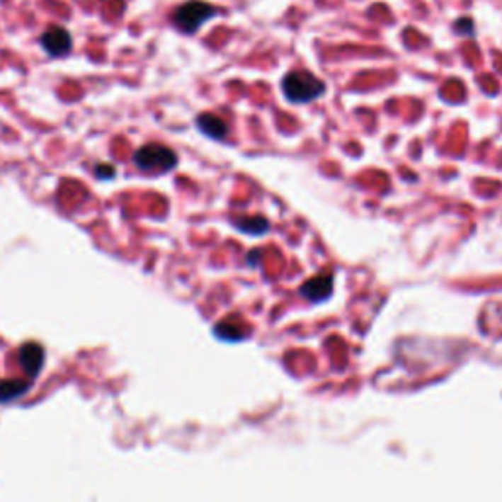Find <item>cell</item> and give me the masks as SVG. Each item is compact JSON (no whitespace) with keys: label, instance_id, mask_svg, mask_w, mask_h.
<instances>
[{"label":"cell","instance_id":"cell-12","mask_svg":"<svg viewBox=\"0 0 502 502\" xmlns=\"http://www.w3.org/2000/svg\"><path fill=\"white\" fill-rule=\"evenodd\" d=\"M94 175L98 177V179H114L116 177V169L112 167V165H96V169H94Z\"/></svg>","mask_w":502,"mask_h":502},{"label":"cell","instance_id":"cell-10","mask_svg":"<svg viewBox=\"0 0 502 502\" xmlns=\"http://www.w3.org/2000/svg\"><path fill=\"white\" fill-rule=\"evenodd\" d=\"M214 333H216L220 340H226V341H239L246 338L244 324L234 322V320H226V322L218 324V326L214 328Z\"/></svg>","mask_w":502,"mask_h":502},{"label":"cell","instance_id":"cell-9","mask_svg":"<svg viewBox=\"0 0 502 502\" xmlns=\"http://www.w3.org/2000/svg\"><path fill=\"white\" fill-rule=\"evenodd\" d=\"M234 228L244 234H249V236H263L267 232L271 230V224L261 218V216H256V218H239V220H234Z\"/></svg>","mask_w":502,"mask_h":502},{"label":"cell","instance_id":"cell-6","mask_svg":"<svg viewBox=\"0 0 502 502\" xmlns=\"http://www.w3.org/2000/svg\"><path fill=\"white\" fill-rule=\"evenodd\" d=\"M18 361H20V367L26 371L28 377L34 379L43 369L45 349H43L40 343H35V341H28V343H24V346L20 348V351H18Z\"/></svg>","mask_w":502,"mask_h":502},{"label":"cell","instance_id":"cell-5","mask_svg":"<svg viewBox=\"0 0 502 502\" xmlns=\"http://www.w3.org/2000/svg\"><path fill=\"white\" fill-rule=\"evenodd\" d=\"M333 292V275L332 273H324L316 275L312 279H308L300 287V295L307 298L308 302H322L332 297Z\"/></svg>","mask_w":502,"mask_h":502},{"label":"cell","instance_id":"cell-2","mask_svg":"<svg viewBox=\"0 0 502 502\" xmlns=\"http://www.w3.org/2000/svg\"><path fill=\"white\" fill-rule=\"evenodd\" d=\"M285 98L292 104H307L320 98L326 93L324 81L312 75L310 71H290L281 83Z\"/></svg>","mask_w":502,"mask_h":502},{"label":"cell","instance_id":"cell-11","mask_svg":"<svg viewBox=\"0 0 502 502\" xmlns=\"http://www.w3.org/2000/svg\"><path fill=\"white\" fill-rule=\"evenodd\" d=\"M453 30L460 35H467V38H473V35H475V24H473L471 18H460V20L453 24Z\"/></svg>","mask_w":502,"mask_h":502},{"label":"cell","instance_id":"cell-1","mask_svg":"<svg viewBox=\"0 0 502 502\" xmlns=\"http://www.w3.org/2000/svg\"><path fill=\"white\" fill-rule=\"evenodd\" d=\"M220 14V8L205 0H187L179 4L171 14V22L183 34H196L208 20Z\"/></svg>","mask_w":502,"mask_h":502},{"label":"cell","instance_id":"cell-7","mask_svg":"<svg viewBox=\"0 0 502 502\" xmlns=\"http://www.w3.org/2000/svg\"><path fill=\"white\" fill-rule=\"evenodd\" d=\"M196 128L212 139H224L228 136V124L220 116L210 114V112H205L196 118Z\"/></svg>","mask_w":502,"mask_h":502},{"label":"cell","instance_id":"cell-4","mask_svg":"<svg viewBox=\"0 0 502 502\" xmlns=\"http://www.w3.org/2000/svg\"><path fill=\"white\" fill-rule=\"evenodd\" d=\"M43 52L50 57H63L73 50V38L69 34V30L61 26L47 28L40 38Z\"/></svg>","mask_w":502,"mask_h":502},{"label":"cell","instance_id":"cell-8","mask_svg":"<svg viewBox=\"0 0 502 502\" xmlns=\"http://www.w3.org/2000/svg\"><path fill=\"white\" fill-rule=\"evenodd\" d=\"M32 387V381L24 379H6L0 381V404H8L16 399H22Z\"/></svg>","mask_w":502,"mask_h":502},{"label":"cell","instance_id":"cell-3","mask_svg":"<svg viewBox=\"0 0 502 502\" xmlns=\"http://www.w3.org/2000/svg\"><path fill=\"white\" fill-rule=\"evenodd\" d=\"M134 163L144 173H167L177 167L179 157L167 145L147 144L134 154Z\"/></svg>","mask_w":502,"mask_h":502}]
</instances>
